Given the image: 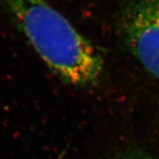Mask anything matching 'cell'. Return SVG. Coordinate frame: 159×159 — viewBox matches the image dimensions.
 Returning a JSON list of instances; mask_svg holds the SVG:
<instances>
[{"label": "cell", "instance_id": "obj_1", "mask_svg": "<svg viewBox=\"0 0 159 159\" xmlns=\"http://www.w3.org/2000/svg\"><path fill=\"white\" fill-rule=\"evenodd\" d=\"M0 4L63 81L77 87L98 83L104 70L99 50L46 0H0Z\"/></svg>", "mask_w": 159, "mask_h": 159}, {"label": "cell", "instance_id": "obj_2", "mask_svg": "<svg viewBox=\"0 0 159 159\" xmlns=\"http://www.w3.org/2000/svg\"><path fill=\"white\" fill-rule=\"evenodd\" d=\"M123 34L132 55L159 80V0H136L124 17Z\"/></svg>", "mask_w": 159, "mask_h": 159}, {"label": "cell", "instance_id": "obj_3", "mask_svg": "<svg viewBox=\"0 0 159 159\" xmlns=\"http://www.w3.org/2000/svg\"><path fill=\"white\" fill-rule=\"evenodd\" d=\"M120 159H148L145 157H142V156H139V155H129V156H126L123 158Z\"/></svg>", "mask_w": 159, "mask_h": 159}]
</instances>
